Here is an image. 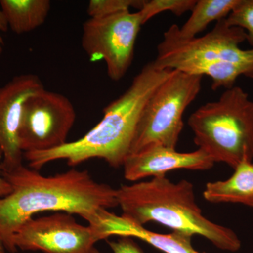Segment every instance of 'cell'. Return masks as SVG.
Wrapping results in <instances>:
<instances>
[{
  "mask_svg": "<svg viewBox=\"0 0 253 253\" xmlns=\"http://www.w3.org/2000/svg\"><path fill=\"white\" fill-rule=\"evenodd\" d=\"M89 225L99 229L105 240L110 236L136 238L166 253H197L191 244L192 236L173 231L161 234L148 230L144 226L125 217L110 212L108 210L99 212Z\"/></svg>",
  "mask_w": 253,
  "mask_h": 253,
  "instance_id": "7c38bea8",
  "label": "cell"
},
{
  "mask_svg": "<svg viewBox=\"0 0 253 253\" xmlns=\"http://www.w3.org/2000/svg\"><path fill=\"white\" fill-rule=\"evenodd\" d=\"M196 3V0H144L138 12L144 25L151 18L165 11H171L180 16L191 11Z\"/></svg>",
  "mask_w": 253,
  "mask_h": 253,
  "instance_id": "2e32d148",
  "label": "cell"
},
{
  "mask_svg": "<svg viewBox=\"0 0 253 253\" xmlns=\"http://www.w3.org/2000/svg\"><path fill=\"white\" fill-rule=\"evenodd\" d=\"M6 249H5L4 246H3L2 243L0 241V253H6Z\"/></svg>",
  "mask_w": 253,
  "mask_h": 253,
  "instance_id": "7402d4cb",
  "label": "cell"
},
{
  "mask_svg": "<svg viewBox=\"0 0 253 253\" xmlns=\"http://www.w3.org/2000/svg\"><path fill=\"white\" fill-rule=\"evenodd\" d=\"M74 106L64 95L44 89L26 101L18 141L23 154L61 147L76 121Z\"/></svg>",
  "mask_w": 253,
  "mask_h": 253,
  "instance_id": "ba28073f",
  "label": "cell"
},
{
  "mask_svg": "<svg viewBox=\"0 0 253 253\" xmlns=\"http://www.w3.org/2000/svg\"><path fill=\"white\" fill-rule=\"evenodd\" d=\"M144 0H91L88 4L89 18L106 17L111 15L130 11L131 8L140 10Z\"/></svg>",
  "mask_w": 253,
  "mask_h": 253,
  "instance_id": "e0dca14e",
  "label": "cell"
},
{
  "mask_svg": "<svg viewBox=\"0 0 253 253\" xmlns=\"http://www.w3.org/2000/svg\"><path fill=\"white\" fill-rule=\"evenodd\" d=\"M225 181L208 182L204 197L213 204L231 203L253 208V163L243 161Z\"/></svg>",
  "mask_w": 253,
  "mask_h": 253,
  "instance_id": "4fadbf2b",
  "label": "cell"
},
{
  "mask_svg": "<svg viewBox=\"0 0 253 253\" xmlns=\"http://www.w3.org/2000/svg\"><path fill=\"white\" fill-rule=\"evenodd\" d=\"M239 0H196L191 16L181 27L173 24L169 29L179 39L187 41L196 38L210 23L229 16Z\"/></svg>",
  "mask_w": 253,
  "mask_h": 253,
  "instance_id": "5bb4252c",
  "label": "cell"
},
{
  "mask_svg": "<svg viewBox=\"0 0 253 253\" xmlns=\"http://www.w3.org/2000/svg\"><path fill=\"white\" fill-rule=\"evenodd\" d=\"M113 253H144L132 238L120 236L118 241H107ZM94 253H100L96 249Z\"/></svg>",
  "mask_w": 253,
  "mask_h": 253,
  "instance_id": "d6986e66",
  "label": "cell"
},
{
  "mask_svg": "<svg viewBox=\"0 0 253 253\" xmlns=\"http://www.w3.org/2000/svg\"><path fill=\"white\" fill-rule=\"evenodd\" d=\"M247 40L246 32L230 26L225 18L216 22L212 31L203 37L179 39L168 28L158 44L154 66L165 69L168 63L184 59L225 61L236 63L249 70L253 79V48L241 49V43Z\"/></svg>",
  "mask_w": 253,
  "mask_h": 253,
  "instance_id": "52a82bcc",
  "label": "cell"
},
{
  "mask_svg": "<svg viewBox=\"0 0 253 253\" xmlns=\"http://www.w3.org/2000/svg\"><path fill=\"white\" fill-rule=\"evenodd\" d=\"M142 26L138 11L89 18L83 26L82 47L91 61H104L112 81H121L132 63L136 38Z\"/></svg>",
  "mask_w": 253,
  "mask_h": 253,
  "instance_id": "8992f818",
  "label": "cell"
},
{
  "mask_svg": "<svg viewBox=\"0 0 253 253\" xmlns=\"http://www.w3.org/2000/svg\"><path fill=\"white\" fill-rule=\"evenodd\" d=\"M9 28L18 35L29 33L44 22L51 9L49 0H0Z\"/></svg>",
  "mask_w": 253,
  "mask_h": 253,
  "instance_id": "9a60e30c",
  "label": "cell"
},
{
  "mask_svg": "<svg viewBox=\"0 0 253 253\" xmlns=\"http://www.w3.org/2000/svg\"><path fill=\"white\" fill-rule=\"evenodd\" d=\"M2 160V153L0 151V199L5 197L11 191V185L3 176L1 172V163Z\"/></svg>",
  "mask_w": 253,
  "mask_h": 253,
  "instance_id": "ffe728a7",
  "label": "cell"
},
{
  "mask_svg": "<svg viewBox=\"0 0 253 253\" xmlns=\"http://www.w3.org/2000/svg\"><path fill=\"white\" fill-rule=\"evenodd\" d=\"M214 164L212 158L201 149L180 153L161 145H151L128 155L123 167L126 179L136 181L149 176H165L174 169L207 170Z\"/></svg>",
  "mask_w": 253,
  "mask_h": 253,
  "instance_id": "8fae6325",
  "label": "cell"
},
{
  "mask_svg": "<svg viewBox=\"0 0 253 253\" xmlns=\"http://www.w3.org/2000/svg\"><path fill=\"white\" fill-rule=\"evenodd\" d=\"M9 28V25H8L4 13L0 9V56L2 54L3 46H4V41H3L2 37H1V33L7 31Z\"/></svg>",
  "mask_w": 253,
  "mask_h": 253,
  "instance_id": "44dd1931",
  "label": "cell"
},
{
  "mask_svg": "<svg viewBox=\"0 0 253 253\" xmlns=\"http://www.w3.org/2000/svg\"><path fill=\"white\" fill-rule=\"evenodd\" d=\"M172 71L159 69L153 61L145 65L127 89L105 108L102 119L85 135L57 149L23 154L29 168L39 171L59 160L74 167L92 158L104 160L112 168L123 167L145 105Z\"/></svg>",
  "mask_w": 253,
  "mask_h": 253,
  "instance_id": "7a4b0ae2",
  "label": "cell"
},
{
  "mask_svg": "<svg viewBox=\"0 0 253 253\" xmlns=\"http://www.w3.org/2000/svg\"><path fill=\"white\" fill-rule=\"evenodd\" d=\"M44 89L41 78L34 74L14 76L0 86L1 172H9L22 166L24 157L19 146L18 131L23 107L30 97Z\"/></svg>",
  "mask_w": 253,
  "mask_h": 253,
  "instance_id": "30bf717a",
  "label": "cell"
},
{
  "mask_svg": "<svg viewBox=\"0 0 253 253\" xmlns=\"http://www.w3.org/2000/svg\"><path fill=\"white\" fill-rule=\"evenodd\" d=\"M188 124L194 143L214 163L234 169L253 161V99L240 86L226 89L217 101L202 105Z\"/></svg>",
  "mask_w": 253,
  "mask_h": 253,
  "instance_id": "277c9868",
  "label": "cell"
},
{
  "mask_svg": "<svg viewBox=\"0 0 253 253\" xmlns=\"http://www.w3.org/2000/svg\"><path fill=\"white\" fill-rule=\"evenodd\" d=\"M202 78L173 70L145 105L129 154L151 145L176 149L184 127L183 115L199 95Z\"/></svg>",
  "mask_w": 253,
  "mask_h": 253,
  "instance_id": "5b68a950",
  "label": "cell"
},
{
  "mask_svg": "<svg viewBox=\"0 0 253 253\" xmlns=\"http://www.w3.org/2000/svg\"><path fill=\"white\" fill-rule=\"evenodd\" d=\"M1 172L11 187L0 199V241L6 252L17 253L15 234L38 213L76 214L90 224L101 211L118 206L116 189L95 181L87 170L71 169L46 176L22 165Z\"/></svg>",
  "mask_w": 253,
  "mask_h": 253,
  "instance_id": "6da1fadb",
  "label": "cell"
},
{
  "mask_svg": "<svg viewBox=\"0 0 253 253\" xmlns=\"http://www.w3.org/2000/svg\"><path fill=\"white\" fill-rule=\"evenodd\" d=\"M105 240L99 229L77 222L72 214L56 212L31 218L14 236L16 249L43 253H94L95 245Z\"/></svg>",
  "mask_w": 253,
  "mask_h": 253,
  "instance_id": "9c48e42d",
  "label": "cell"
},
{
  "mask_svg": "<svg viewBox=\"0 0 253 253\" xmlns=\"http://www.w3.org/2000/svg\"><path fill=\"white\" fill-rule=\"evenodd\" d=\"M197 253H200L198 252Z\"/></svg>",
  "mask_w": 253,
  "mask_h": 253,
  "instance_id": "603a6c76",
  "label": "cell"
},
{
  "mask_svg": "<svg viewBox=\"0 0 253 253\" xmlns=\"http://www.w3.org/2000/svg\"><path fill=\"white\" fill-rule=\"evenodd\" d=\"M194 195L192 183L185 179L174 183L166 175L116 189L118 206L125 217L143 226L154 221L176 232L204 236L223 251H239L237 234L204 217Z\"/></svg>",
  "mask_w": 253,
  "mask_h": 253,
  "instance_id": "3957f363",
  "label": "cell"
},
{
  "mask_svg": "<svg viewBox=\"0 0 253 253\" xmlns=\"http://www.w3.org/2000/svg\"><path fill=\"white\" fill-rule=\"evenodd\" d=\"M225 20L229 26L242 28L246 32V41L253 48V0H239Z\"/></svg>",
  "mask_w": 253,
  "mask_h": 253,
  "instance_id": "ac0fdd59",
  "label": "cell"
}]
</instances>
